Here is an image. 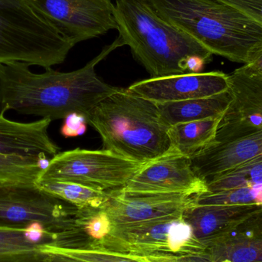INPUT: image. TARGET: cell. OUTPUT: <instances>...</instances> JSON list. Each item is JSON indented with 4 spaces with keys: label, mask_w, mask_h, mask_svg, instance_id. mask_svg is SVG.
Returning <instances> with one entry per match:
<instances>
[{
    "label": "cell",
    "mask_w": 262,
    "mask_h": 262,
    "mask_svg": "<svg viewBox=\"0 0 262 262\" xmlns=\"http://www.w3.org/2000/svg\"><path fill=\"white\" fill-rule=\"evenodd\" d=\"M121 46L118 37L84 67L70 72L49 68L37 74L24 63L0 64V113L14 111L52 121L76 113L87 120L100 101L119 89L101 79L95 68Z\"/></svg>",
    "instance_id": "cell-1"
},
{
    "label": "cell",
    "mask_w": 262,
    "mask_h": 262,
    "mask_svg": "<svg viewBox=\"0 0 262 262\" xmlns=\"http://www.w3.org/2000/svg\"><path fill=\"white\" fill-rule=\"evenodd\" d=\"M165 21L212 55L246 64L262 47V25L220 0H149Z\"/></svg>",
    "instance_id": "cell-2"
},
{
    "label": "cell",
    "mask_w": 262,
    "mask_h": 262,
    "mask_svg": "<svg viewBox=\"0 0 262 262\" xmlns=\"http://www.w3.org/2000/svg\"><path fill=\"white\" fill-rule=\"evenodd\" d=\"M103 149L146 164L174 151L156 103L119 89L100 101L87 118Z\"/></svg>",
    "instance_id": "cell-3"
},
{
    "label": "cell",
    "mask_w": 262,
    "mask_h": 262,
    "mask_svg": "<svg viewBox=\"0 0 262 262\" xmlns=\"http://www.w3.org/2000/svg\"><path fill=\"white\" fill-rule=\"evenodd\" d=\"M115 7L120 38L151 78L187 73L189 57L212 58L198 41L163 19L149 0H116Z\"/></svg>",
    "instance_id": "cell-4"
},
{
    "label": "cell",
    "mask_w": 262,
    "mask_h": 262,
    "mask_svg": "<svg viewBox=\"0 0 262 262\" xmlns=\"http://www.w3.org/2000/svg\"><path fill=\"white\" fill-rule=\"evenodd\" d=\"M74 46L30 0H0V64L47 69L64 62Z\"/></svg>",
    "instance_id": "cell-5"
},
{
    "label": "cell",
    "mask_w": 262,
    "mask_h": 262,
    "mask_svg": "<svg viewBox=\"0 0 262 262\" xmlns=\"http://www.w3.org/2000/svg\"><path fill=\"white\" fill-rule=\"evenodd\" d=\"M143 165L107 149L77 148L52 157L37 181L71 182L110 192L125 187Z\"/></svg>",
    "instance_id": "cell-6"
},
{
    "label": "cell",
    "mask_w": 262,
    "mask_h": 262,
    "mask_svg": "<svg viewBox=\"0 0 262 262\" xmlns=\"http://www.w3.org/2000/svg\"><path fill=\"white\" fill-rule=\"evenodd\" d=\"M72 206L35 182L0 181V226L26 228L39 223L50 234L49 229L59 226Z\"/></svg>",
    "instance_id": "cell-7"
},
{
    "label": "cell",
    "mask_w": 262,
    "mask_h": 262,
    "mask_svg": "<svg viewBox=\"0 0 262 262\" xmlns=\"http://www.w3.org/2000/svg\"><path fill=\"white\" fill-rule=\"evenodd\" d=\"M74 45L118 29L112 0H30Z\"/></svg>",
    "instance_id": "cell-8"
},
{
    "label": "cell",
    "mask_w": 262,
    "mask_h": 262,
    "mask_svg": "<svg viewBox=\"0 0 262 262\" xmlns=\"http://www.w3.org/2000/svg\"><path fill=\"white\" fill-rule=\"evenodd\" d=\"M232 101L217 130L215 143H227L262 131V76L243 66L229 75Z\"/></svg>",
    "instance_id": "cell-9"
},
{
    "label": "cell",
    "mask_w": 262,
    "mask_h": 262,
    "mask_svg": "<svg viewBox=\"0 0 262 262\" xmlns=\"http://www.w3.org/2000/svg\"><path fill=\"white\" fill-rule=\"evenodd\" d=\"M195 205V196L177 194L140 193L114 191L103 210L112 227L183 218L186 209Z\"/></svg>",
    "instance_id": "cell-10"
},
{
    "label": "cell",
    "mask_w": 262,
    "mask_h": 262,
    "mask_svg": "<svg viewBox=\"0 0 262 262\" xmlns=\"http://www.w3.org/2000/svg\"><path fill=\"white\" fill-rule=\"evenodd\" d=\"M123 191L196 196L208 192L206 182L194 172L191 159L169 152L142 166Z\"/></svg>",
    "instance_id": "cell-11"
},
{
    "label": "cell",
    "mask_w": 262,
    "mask_h": 262,
    "mask_svg": "<svg viewBox=\"0 0 262 262\" xmlns=\"http://www.w3.org/2000/svg\"><path fill=\"white\" fill-rule=\"evenodd\" d=\"M127 89L156 104L177 102L228 92L229 78L222 72L185 73L148 78L134 83Z\"/></svg>",
    "instance_id": "cell-12"
},
{
    "label": "cell",
    "mask_w": 262,
    "mask_h": 262,
    "mask_svg": "<svg viewBox=\"0 0 262 262\" xmlns=\"http://www.w3.org/2000/svg\"><path fill=\"white\" fill-rule=\"evenodd\" d=\"M211 258L228 262H262V207L215 236L200 241Z\"/></svg>",
    "instance_id": "cell-13"
},
{
    "label": "cell",
    "mask_w": 262,
    "mask_h": 262,
    "mask_svg": "<svg viewBox=\"0 0 262 262\" xmlns=\"http://www.w3.org/2000/svg\"><path fill=\"white\" fill-rule=\"evenodd\" d=\"M50 119L31 123L11 121L0 113V155L37 160H51L59 147L49 134Z\"/></svg>",
    "instance_id": "cell-14"
},
{
    "label": "cell",
    "mask_w": 262,
    "mask_h": 262,
    "mask_svg": "<svg viewBox=\"0 0 262 262\" xmlns=\"http://www.w3.org/2000/svg\"><path fill=\"white\" fill-rule=\"evenodd\" d=\"M262 155V131L227 143H215L191 158L192 169L206 183Z\"/></svg>",
    "instance_id": "cell-15"
},
{
    "label": "cell",
    "mask_w": 262,
    "mask_h": 262,
    "mask_svg": "<svg viewBox=\"0 0 262 262\" xmlns=\"http://www.w3.org/2000/svg\"><path fill=\"white\" fill-rule=\"evenodd\" d=\"M262 206L254 205H193L185 211L183 220L192 226L199 241L228 230Z\"/></svg>",
    "instance_id": "cell-16"
},
{
    "label": "cell",
    "mask_w": 262,
    "mask_h": 262,
    "mask_svg": "<svg viewBox=\"0 0 262 262\" xmlns=\"http://www.w3.org/2000/svg\"><path fill=\"white\" fill-rule=\"evenodd\" d=\"M232 101L229 90L208 98L157 104L162 121L167 127L223 118Z\"/></svg>",
    "instance_id": "cell-17"
},
{
    "label": "cell",
    "mask_w": 262,
    "mask_h": 262,
    "mask_svg": "<svg viewBox=\"0 0 262 262\" xmlns=\"http://www.w3.org/2000/svg\"><path fill=\"white\" fill-rule=\"evenodd\" d=\"M222 118L171 126L168 130L172 148L177 154L192 158L215 143Z\"/></svg>",
    "instance_id": "cell-18"
},
{
    "label": "cell",
    "mask_w": 262,
    "mask_h": 262,
    "mask_svg": "<svg viewBox=\"0 0 262 262\" xmlns=\"http://www.w3.org/2000/svg\"><path fill=\"white\" fill-rule=\"evenodd\" d=\"M41 189L78 209H104L108 205L114 191H103L71 182L41 180L35 182Z\"/></svg>",
    "instance_id": "cell-19"
},
{
    "label": "cell",
    "mask_w": 262,
    "mask_h": 262,
    "mask_svg": "<svg viewBox=\"0 0 262 262\" xmlns=\"http://www.w3.org/2000/svg\"><path fill=\"white\" fill-rule=\"evenodd\" d=\"M42 244L31 241L26 228L0 226V262H44Z\"/></svg>",
    "instance_id": "cell-20"
},
{
    "label": "cell",
    "mask_w": 262,
    "mask_h": 262,
    "mask_svg": "<svg viewBox=\"0 0 262 262\" xmlns=\"http://www.w3.org/2000/svg\"><path fill=\"white\" fill-rule=\"evenodd\" d=\"M262 183V155L206 183L208 192H222Z\"/></svg>",
    "instance_id": "cell-21"
},
{
    "label": "cell",
    "mask_w": 262,
    "mask_h": 262,
    "mask_svg": "<svg viewBox=\"0 0 262 262\" xmlns=\"http://www.w3.org/2000/svg\"><path fill=\"white\" fill-rule=\"evenodd\" d=\"M48 250L72 259L85 262H150L146 257L117 252L107 249H79L55 243H44Z\"/></svg>",
    "instance_id": "cell-22"
},
{
    "label": "cell",
    "mask_w": 262,
    "mask_h": 262,
    "mask_svg": "<svg viewBox=\"0 0 262 262\" xmlns=\"http://www.w3.org/2000/svg\"><path fill=\"white\" fill-rule=\"evenodd\" d=\"M195 205H254L262 206V183L195 196Z\"/></svg>",
    "instance_id": "cell-23"
},
{
    "label": "cell",
    "mask_w": 262,
    "mask_h": 262,
    "mask_svg": "<svg viewBox=\"0 0 262 262\" xmlns=\"http://www.w3.org/2000/svg\"><path fill=\"white\" fill-rule=\"evenodd\" d=\"M47 165L46 160L0 155V181L36 182Z\"/></svg>",
    "instance_id": "cell-24"
},
{
    "label": "cell",
    "mask_w": 262,
    "mask_h": 262,
    "mask_svg": "<svg viewBox=\"0 0 262 262\" xmlns=\"http://www.w3.org/2000/svg\"><path fill=\"white\" fill-rule=\"evenodd\" d=\"M88 234L95 239H102L110 233L112 223L103 209L92 217L85 226Z\"/></svg>",
    "instance_id": "cell-25"
},
{
    "label": "cell",
    "mask_w": 262,
    "mask_h": 262,
    "mask_svg": "<svg viewBox=\"0 0 262 262\" xmlns=\"http://www.w3.org/2000/svg\"><path fill=\"white\" fill-rule=\"evenodd\" d=\"M87 124L85 117L79 114H71L64 118L61 134L66 138L79 137L87 130Z\"/></svg>",
    "instance_id": "cell-26"
},
{
    "label": "cell",
    "mask_w": 262,
    "mask_h": 262,
    "mask_svg": "<svg viewBox=\"0 0 262 262\" xmlns=\"http://www.w3.org/2000/svg\"><path fill=\"white\" fill-rule=\"evenodd\" d=\"M239 9L262 25V0H220Z\"/></svg>",
    "instance_id": "cell-27"
},
{
    "label": "cell",
    "mask_w": 262,
    "mask_h": 262,
    "mask_svg": "<svg viewBox=\"0 0 262 262\" xmlns=\"http://www.w3.org/2000/svg\"><path fill=\"white\" fill-rule=\"evenodd\" d=\"M243 67L262 76V47L252 53L249 61Z\"/></svg>",
    "instance_id": "cell-28"
},
{
    "label": "cell",
    "mask_w": 262,
    "mask_h": 262,
    "mask_svg": "<svg viewBox=\"0 0 262 262\" xmlns=\"http://www.w3.org/2000/svg\"><path fill=\"white\" fill-rule=\"evenodd\" d=\"M208 61L200 56L189 57L186 62L187 73H200Z\"/></svg>",
    "instance_id": "cell-29"
},
{
    "label": "cell",
    "mask_w": 262,
    "mask_h": 262,
    "mask_svg": "<svg viewBox=\"0 0 262 262\" xmlns=\"http://www.w3.org/2000/svg\"><path fill=\"white\" fill-rule=\"evenodd\" d=\"M145 257V256H144ZM150 262H177L168 257H146Z\"/></svg>",
    "instance_id": "cell-30"
}]
</instances>
